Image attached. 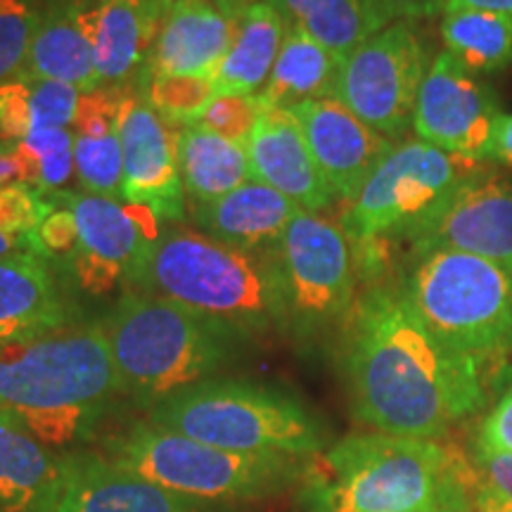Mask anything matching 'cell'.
I'll list each match as a JSON object with an SVG mask.
<instances>
[{
	"label": "cell",
	"mask_w": 512,
	"mask_h": 512,
	"mask_svg": "<svg viewBox=\"0 0 512 512\" xmlns=\"http://www.w3.org/2000/svg\"><path fill=\"white\" fill-rule=\"evenodd\" d=\"M64 456L0 411V512H53Z\"/></svg>",
	"instance_id": "24"
},
{
	"label": "cell",
	"mask_w": 512,
	"mask_h": 512,
	"mask_svg": "<svg viewBox=\"0 0 512 512\" xmlns=\"http://www.w3.org/2000/svg\"><path fill=\"white\" fill-rule=\"evenodd\" d=\"M489 162L510 166L512 169V114L501 112V117L496 119L494 138H491V150H489Z\"/></svg>",
	"instance_id": "43"
},
{
	"label": "cell",
	"mask_w": 512,
	"mask_h": 512,
	"mask_svg": "<svg viewBox=\"0 0 512 512\" xmlns=\"http://www.w3.org/2000/svg\"><path fill=\"white\" fill-rule=\"evenodd\" d=\"M53 512H211V505L176 496L102 453H64V479Z\"/></svg>",
	"instance_id": "18"
},
{
	"label": "cell",
	"mask_w": 512,
	"mask_h": 512,
	"mask_svg": "<svg viewBox=\"0 0 512 512\" xmlns=\"http://www.w3.org/2000/svg\"><path fill=\"white\" fill-rule=\"evenodd\" d=\"M76 306L46 259H0V349L74 323Z\"/></svg>",
	"instance_id": "21"
},
{
	"label": "cell",
	"mask_w": 512,
	"mask_h": 512,
	"mask_svg": "<svg viewBox=\"0 0 512 512\" xmlns=\"http://www.w3.org/2000/svg\"><path fill=\"white\" fill-rule=\"evenodd\" d=\"M147 420L202 444L245 456L311 460L325 451V432L309 408L271 384L211 377L183 389Z\"/></svg>",
	"instance_id": "6"
},
{
	"label": "cell",
	"mask_w": 512,
	"mask_h": 512,
	"mask_svg": "<svg viewBox=\"0 0 512 512\" xmlns=\"http://www.w3.org/2000/svg\"><path fill=\"white\" fill-rule=\"evenodd\" d=\"M93 5L95 0H50L41 10L24 72L38 79L67 83L81 93L100 88Z\"/></svg>",
	"instance_id": "20"
},
{
	"label": "cell",
	"mask_w": 512,
	"mask_h": 512,
	"mask_svg": "<svg viewBox=\"0 0 512 512\" xmlns=\"http://www.w3.org/2000/svg\"><path fill=\"white\" fill-rule=\"evenodd\" d=\"M81 91L27 72L0 83V136L22 140L38 128H72Z\"/></svg>",
	"instance_id": "29"
},
{
	"label": "cell",
	"mask_w": 512,
	"mask_h": 512,
	"mask_svg": "<svg viewBox=\"0 0 512 512\" xmlns=\"http://www.w3.org/2000/svg\"><path fill=\"white\" fill-rule=\"evenodd\" d=\"M261 112H264V105H261L259 95L219 93L192 124L245 145L254 126L259 124Z\"/></svg>",
	"instance_id": "36"
},
{
	"label": "cell",
	"mask_w": 512,
	"mask_h": 512,
	"mask_svg": "<svg viewBox=\"0 0 512 512\" xmlns=\"http://www.w3.org/2000/svg\"><path fill=\"white\" fill-rule=\"evenodd\" d=\"M102 456L171 494L216 503H247L275 496L304 477L309 460L245 456L216 448L150 420L133 422L102 441Z\"/></svg>",
	"instance_id": "7"
},
{
	"label": "cell",
	"mask_w": 512,
	"mask_h": 512,
	"mask_svg": "<svg viewBox=\"0 0 512 512\" xmlns=\"http://www.w3.org/2000/svg\"><path fill=\"white\" fill-rule=\"evenodd\" d=\"M294 27L328 48L339 60L349 57L377 31L389 27L373 0H268Z\"/></svg>",
	"instance_id": "28"
},
{
	"label": "cell",
	"mask_w": 512,
	"mask_h": 512,
	"mask_svg": "<svg viewBox=\"0 0 512 512\" xmlns=\"http://www.w3.org/2000/svg\"><path fill=\"white\" fill-rule=\"evenodd\" d=\"M460 8H475V10L512 15V0H448L446 10H460Z\"/></svg>",
	"instance_id": "44"
},
{
	"label": "cell",
	"mask_w": 512,
	"mask_h": 512,
	"mask_svg": "<svg viewBox=\"0 0 512 512\" xmlns=\"http://www.w3.org/2000/svg\"><path fill=\"white\" fill-rule=\"evenodd\" d=\"M297 214H302L297 204L252 178L219 200L190 207L200 233L247 252H275Z\"/></svg>",
	"instance_id": "22"
},
{
	"label": "cell",
	"mask_w": 512,
	"mask_h": 512,
	"mask_svg": "<svg viewBox=\"0 0 512 512\" xmlns=\"http://www.w3.org/2000/svg\"><path fill=\"white\" fill-rule=\"evenodd\" d=\"M472 491H475V472L467 479H460V482L448 486L444 494L432 498L430 503L406 512H463L472 505Z\"/></svg>",
	"instance_id": "41"
},
{
	"label": "cell",
	"mask_w": 512,
	"mask_h": 512,
	"mask_svg": "<svg viewBox=\"0 0 512 512\" xmlns=\"http://www.w3.org/2000/svg\"><path fill=\"white\" fill-rule=\"evenodd\" d=\"M74 166L83 192L124 202V155L119 131L107 136H76Z\"/></svg>",
	"instance_id": "34"
},
{
	"label": "cell",
	"mask_w": 512,
	"mask_h": 512,
	"mask_svg": "<svg viewBox=\"0 0 512 512\" xmlns=\"http://www.w3.org/2000/svg\"><path fill=\"white\" fill-rule=\"evenodd\" d=\"M126 290L157 294L245 339L287 330L275 252H247L192 228L162 230Z\"/></svg>",
	"instance_id": "3"
},
{
	"label": "cell",
	"mask_w": 512,
	"mask_h": 512,
	"mask_svg": "<svg viewBox=\"0 0 512 512\" xmlns=\"http://www.w3.org/2000/svg\"><path fill=\"white\" fill-rule=\"evenodd\" d=\"M342 62L304 31L287 27L273 72L256 95L264 110H292L309 100L335 98Z\"/></svg>",
	"instance_id": "25"
},
{
	"label": "cell",
	"mask_w": 512,
	"mask_h": 512,
	"mask_svg": "<svg viewBox=\"0 0 512 512\" xmlns=\"http://www.w3.org/2000/svg\"><path fill=\"white\" fill-rule=\"evenodd\" d=\"M57 204L46 192L27 185L0 188V259L38 256V228Z\"/></svg>",
	"instance_id": "31"
},
{
	"label": "cell",
	"mask_w": 512,
	"mask_h": 512,
	"mask_svg": "<svg viewBox=\"0 0 512 512\" xmlns=\"http://www.w3.org/2000/svg\"><path fill=\"white\" fill-rule=\"evenodd\" d=\"M475 512H512V453H475Z\"/></svg>",
	"instance_id": "37"
},
{
	"label": "cell",
	"mask_w": 512,
	"mask_h": 512,
	"mask_svg": "<svg viewBox=\"0 0 512 512\" xmlns=\"http://www.w3.org/2000/svg\"><path fill=\"white\" fill-rule=\"evenodd\" d=\"M252 181L278 190L302 211L318 214L335 200L320 176L292 110H264L245 143Z\"/></svg>",
	"instance_id": "19"
},
{
	"label": "cell",
	"mask_w": 512,
	"mask_h": 512,
	"mask_svg": "<svg viewBox=\"0 0 512 512\" xmlns=\"http://www.w3.org/2000/svg\"><path fill=\"white\" fill-rule=\"evenodd\" d=\"M292 114L302 126L320 176L332 195L344 202L354 200L375 166L392 150V140L358 119L337 98L302 102L292 107Z\"/></svg>",
	"instance_id": "16"
},
{
	"label": "cell",
	"mask_w": 512,
	"mask_h": 512,
	"mask_svg": "<svg viewBox=\"0 0 512 512\" xmlns=\"http://www.w3.org/2000/svg\"><path fill=\"white\" fill-rule=\"evenodd\" d=\"M430 64L413 22H392L344 57L335 98L384 138H401L413 126Z\"/></svg>",
	"instance_id": "11"
},
{
	"label": "cell",
	"mask_w": 512,
	"mask_h": 512,
	"mask_svg": "<svg viewBox=\"0 0 512 512\" xmlns=\"http://www.w3.org/2000/svg\"><path fill=\"white\" fill-rule=\"evenodd\" d=\"M242 3H247V5H249V3H256V0H242Z\"/></svg>",
	"instance_id": "47"
},
{
	"label": "cell",
	"mask_w": 512,
	"mask_h": 512,
	"mask_svg": "<svg viewBox=\"0 0 512 512\" xmlns=\"http://www.w3.org/2000/svg\"><path fill=\"white\" fill-rule=\"evenodd\" d=\"M157 3L162 5V10L166 12V15H169L171 10L178 8V5H183V3H190V0H157Z\"/></svg>",
	"instance_id": "45"
},
{
	"label": "cell",
	"mask_w": 512,
	"mask_h": 512,
	"mask_svg": "<svg viewBox=\"0 0 512 512\" xmlns=\"http://www.w3.org/2000/svg\"><path fill=\"white\" fill-rule=\"evenodd\" d=\"M242 0H190L164 17L147 76H214L245 15Z\"/></svg>",
	"instance_id": "17"
},
{
	"label": "cell",
	"mask_w": 512,
	"mask_h": 512,
	"mask_svg": "<svg viewBox=\"0 0 512 512\" xmlns=\"http://www.w3.org/2000/svg\"><path fill=\"white\" fill-rule=\"evenodd\" d=\"M121 396L143 411L200 384L235 361L238 332L157 294L126 290L100 320Z\"/></svg>",
	"instance_id": "4"
},
{
	"label": "cell",
	"mask_w": 512,
	"mask_h": 512,
	"mask_svg": "<svg viewBox=\"0 0 512 512\" xmlns=\"http://www.w3.org/2000/svg\"><path fill=\"white\" fill-rule=\"evenodd\" d=\"M55 202V200H53ZM79 245V233H76L74 216L69 209L57 204L53 214L38 228V254L41 259H64L72 261Z\"/></svg>",
	"instance_id": "38"
},
{
	"label": "cell",
	"mask_w": 512,
	"mask_h": 512,
	"mask_svg": "<svg viewBox=\"0 0 512 512\" xmlns=\"http://www.w3.org/2000/svg\"><path fill=\"white\" fill-rule=\"evenodd\" d=\"M463 512H475V505H470V508H465Z\"/></svg>",
	"instance_id": "46"
},
{
	"label": "cell",
	"mask_w": 512,
	"mask_h": 512,
	"mask_svg": "<svg viewBox=\"0 0 512 512\" xmlns=\"http://www.w3.org/2000/svg\"><path fill=\"white\" fill-rule=\"evenodd\" d=\"M413 138L392 145L342 219L351 245L389 240L411 242L451 197L484 169Z\"/></svg>",
	"instance_id": "9"
},
{
	"label": "cell",
	"mask_w": 512,
	"mask_h": 512,
	"mask_svg": "<svg viewBox=\"0 0 512 512\" xmlns=\"http://www.w3.org/2000/svg\"><path fill=\"white\" fill-rule=\"evenodd\" d=\"M12 185L29 188V169L19 145L8 140L5 145H0V188H12Z\"/></svg>",
	"instance_id": "42"
},
{
	"label": "cell",
	"mask_w": 512,
	"mask_h": 512,
	"mask_svg": "<svg viewBox=\"0 0 512 512\" xmlns=\"http://www.w3.org/2000/svg\"><path fill=\"white\" fill-rule=\"evenodd\" d=\"M22 150L29 169V188L57 192L76 174L74 128H38L22 140H10Z\"/></svg>",
	"instance_id": "32"
},
{
	"label": "cell",
	"mask_w": 512,
	"mask_h": 512,
	"mask_svg": "<svg viewBox=\"0 0 512 512\" xmlns=\"http://www.w3.org/2000/svg\"><path fill=\"white\" fill-rule=\"evenodd\" d=\"M399 287L446 347L479 363L510 354L512 273L458 249L413 256Z\"/></svg>",
	"instance_id": "8"
},
{
	"label": "cell",
	"mask_w": 512,
	"mask_h": 512,
	"mask_svg": "<svg viewBox=\"0 0 512 512\" xmlns=\"http://www.w3.org/2000/svg\"><path fill=\"white\" fill-rule=\"evenodd\" d=\"M178 174L192 204H209L252 178L247 147L195 124L178 131Z\"/></svg>",
	"instance_id": "27"
},
{
	"label": "cell",
	"mask_w": 512,
	"mask_h": 512,
	"mask_svg": "<svg viewBox=\"0 0 512 512\" xmlns=\"http://www.w3.org/2000/svg\"><path fill=\"white\" fill-rule=\"evenodd\" d=\"M479 453H512V387L491 408L477 434Z\"/></svg>",
	"instance_id": "39"
},
{
	"label": "cell",
	"mask_w": 512,
	"mask_h": 512,
	"mask_svg": "<svg viewBox=\"0 0 512 512\" xmlns=\"http://www.w3.org/2000/svg\"><path fill=\"white\" fill-rule=\"evenodd\" d=\"M138 86L155 110L176 126H188L219 95L214 76H147Z\"/></svg>",
	"instance_id": "33"
},
{
	"label": "cell",
	"mask_w": 512,
	"mask_h": 512,
	"mask_svg": "<svg viewBox=\"0 0 512 512\" xmlns=\"http://www.w3.org/2000/svg\"><path fill=\"white\" fill-rule=\"evenodd\" d=\"M285 325L297 339L344 328L356 304L358 268L342 223L302 211L275 247Z\"/></svg>",
	"instance_id": "10"
},
{
	"label": "cell",
	"mask_w": 512,
	"mask_h": 512,
	"mask_svg": "<svg viewBox=\"0 0 512 512\" xmlns=\"http://www.w3.org/2000/svg\"><path fill=\"white\" fill-rule=\"evenodd\" d=\"M41 8L34 0H0V83L27 69Z\"/></svg>",
	"instance_id": "35"
},
{
	"label": "cell",
	"mask_w": 512,
	"mask_h": 512,
	"mask_svg": "<svg viewBox=\"0 0 512 512\" xmlns=\"http://www.w3.org/2000/svg\"><path fill=\"white\" fill-rule=\"evenodd\" d=\"M441 41L446 53L472 74H498L512 64V15L475 8L446 10Z\"/></svg>",
	"instance_id": "30"
},
{
	"label": "cell",
	"mask_w": 512,
	"mask_h": 512,
	"mask_svg": "<svg viewBox=\"0 0 512 512\" xmlns=\"http://www.w3.org/2000/svg\"><path fill=\"white\" fill-rule=\"evenodd\" d=\"M0 411H3V408H0Z\"/></svg>",
	"instance_id": "49"
},
{
	"label": "cell",
	"mask_w": 512,
	"mask_h": 512,
	"mask_svg": "<svg viewBox=\"0 0 512 512\" xmlns=\"http://www.w3.org/2000/svg\"><path fill=\"white\" fill-rule=\"evenodd\" d=\"M510 354H512V337H510Z\"/></svg>",
	"instance_id": "48"
},
{
	"label": "cell",
	"mask_w": 512,
	"mask_h": 512,
	"mask_svg": "<svg viewBox=\"0 0 512 512\" xmlns=\"http://www.w3.org/2000/svg\"><path fill=\"white\" fill-rule=\"evenodd\" d=\"M121 396L100 320L0 349V408L57 453L81 451Z\"/></svg>",
	"instance_id": "2"
},
{
	"label": "cell",
	"mask_w": 512,
	"mask_h": 512,
	"mask_svg": "<svg viewBox=\"0 0 512 512\" xmlns=\"http://www.w3.org/2000/svg\"><path fill=\"white\" fill-rule=\"evenodd\" d=\"M472 465L439 439L351 434L304 470L309 512H406L430 503Z\"/></svg>",
	"instance_id": "5"
},
{
	"label": "cell",
	"mask_w": 512,
	"mask_h": 512,
	"mask_svg": "<svg viewBox=\"0 0 512 512\" xmlns=\"http://www.w3.org/2000/svg\"><path fill=\"white\" fill-rule=\"evenodd\" d=\"M342 335L351 411L375 432L441 439L484 408V363L446 347L399 285H368Z\"/></svg>",
	"instance_id": "1"
},
{
	"label": "cell",
	"mask_w": 512,
	"mask_h": 512,
	"mask_svg": "<svg viewBox=\"0 0 512 512\" xmlns=\"http://www.w3.org/2000/svg\"><path fill=\"white\" fill-rule=\"evenodd\" d=\"M48 195L74 216L79 245L72 271L81 290L93 297H102L121 283L126 285L162 233L157 230L159 219L150 209L91 192L62 190Z\"/></svg>",
	"instance_id": "12"
},
{
	"label": "cell",
	"mask_w": 512,
	"mask_h": 512,
	"mask_svg": "<svg viewBox=\"0 0 512 512\" xmlns=\"http://www.w3.org/2000/svg\"><path fill=\"white\" fill-rule=\"evenodd\" d=\"M501 100L482 76L446 50L434 57L422 81L413 128L420 140L472 162H489Z\"/></svg>",
	"instance_id": "13"
},
{
	"label": "cell",
	"mask_w": 512,
	"mask_h": 512,
	"mask_svg": "<svg viewBox=\"0 0 512 512\" xmlns=\"http://www.w3.org/2000/svg\"><path fill=\"white\" fill-rule=\"evenodd\" d=\"M287 34L283 15L268 0L249 3L233 46L214 72L216 91L256 95L266 86Z\"/></svg>",
	"instance_id": "26"
},
{
	"label": "cell",
	"mask_w": 512,
	"mask_h": 512,
	"mask_svg": "<svg viewBox=\"0 0 512 512\" xmlns=\"http://www.w3.org/2000/svg\"><path fill=\"white\" fill-rule=\"evenodd\" d=\"M380 15L392 22H418L446 12L448 0H373Z\"/></svg>",
	"instance_id": "40"
},
{
	"label": "cell",
	"mask_w": 512,
	"mask_h": 512,
	"mask_svg": "<svg viewBox=\"0 0 512 512\" xmlns=\"http://www.w3.org/2000/svg\"><path fill=\"white\" fill-rule=\"evenodd\" d=\"M166 12L157 0H95V64L100 86L138 83Z\"/></svg>",
	"instance_id": "23"
},
{
	"label": "cell",
	"mask_w": 512,
	"mask_h": 512,
	"mask_svg": "<svg viewBox=\"0 0 512 512\" xmlns=\"http://www.w3.org/2000/svg\"><path fill=\"white\" fill-rule=\"evenodd\" d=\"M178 131L145 100L138 83L128 88L119 121L124 202L150 209L159 221H181L188 211L178 174Z\"/></svg>",
	"instance_id": "14"
},
{
	"label": "cell",
	"mask_w": 512,
	"mask_h": 512,
	"mask_svg": "<svg viewBox=\"0 0 512 512\" xmlns=\"http://www.w3.org/2000/svg\"><path fill=\"white\" fill-rule=\"evenodd\" d=\"M408 245L411 259L430 249H458L512 273V176L484 166Z\"/></svg>",
	"instance_id": "15"
}]
</instances>
